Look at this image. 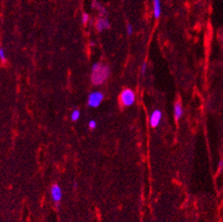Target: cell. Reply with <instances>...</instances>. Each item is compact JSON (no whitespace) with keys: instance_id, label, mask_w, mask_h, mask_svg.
<instances>
[{"instance_id":"obj_1","label":"cell","mask_w":223,"mask_h":222,"mask_svg":"<svg viewBox=\"0 0 223 222\" xmlns=\"http://www.w3.org/2000/svg\"><path fill=\"white\" fill-rule=\"evenodd\" d=\"M111 70L109 66L101 63L94 64L92 67V75H91V81L93 84L94 85L102 84L108 79Z\"/></svg>"},{"instance_id":"obj_2","label":"cell","mask_w":223,"mask_h":222,"mask_svg":"<svg viewBox=\"0 0 223 222\" xmlns=\"http://www.w3.org/2000/svg\"><path fill=\"white\" fill-rule=\"evenodd\" d=\"M135 99H136V95L134 92L131 90V89H124L120 95L121 104L124 107L132 105L135 102Z\"/></svg>"},{"instance_id":"obj_3","label":"cell","mask_w":223,"mask_h":222,"mask_svg":"<svg viewBox=\"0 0 223 222\" xmlns=\"http://www.w3.org/2000/svg\"><path fill=\"white\" fill-rule=\"evenodd\" d=\"M103 98H105V95L101 92H93L88 96V105L93 108H96L101 104Z\"/></svg>"},{"instance_id":"obj_4","label":"cell","mask_w":223,"mask_h":222,"mask_svg":"<svg viewBox=\"0 0 223 222\" xmlns=\"http://www.w3.org/2000/svg\"><path fill=\"white\" fill-rule=\"evenodd\" d=\"M51 198L52 200L54 201V203H55L56 207L59 205V202L61 201L62 198H63V191L62 189L60 188V186H58L57 184H54L52 186L51 188Z\"/></svg>"},{"instance_id":"obj_5","label":"cell","mask_w":223,"mask_h":222,"mask_svg":"<svg viewBox=\"0 0 223 222\" xmlns=\"http://www.w3.org/2000/svg\"><path fill=\"white\" fill-rule=\"evenodd\" d=\"M161 116H162V113L160 110H154L153 112L150 117V124L153 128H156L160 124Z\"/></svg>"},{"instance_id":"obj_6","label":"cell","mask_w":223,"mask_h":222,"mask_svg":"<svg viewBox=\"0 0 223 222\" xmlns=\"http://www.w3.org/2000/svg\"><path fill=\"white\" fill-rule=\"evenodd\" d=\"M110 23L108 21V19L106 18H99L96 22H95V27L99 32H102L105 29H109L110 28Z\"/></svg>"},{"instance_id":"obj_7","label":"cell","mask_w":223,"mask_h":222,"mask_svg":"<svg viewBox=\"0 0 223 222\" xmlns=\"http://www.w3.org/2000/svg\"><path fill=\"white\" fill-rule=\"evenodd\" d=\"M173 113H174V117H175L176 121H179L181 118L182 117V115H183V108H182V103L180 102H175L174 108H173Z\"/></svg>"},{"instance_id":"obj_8","label":"cell","mask_w":223,"mask_h":222,"mask_svg":"<svg viewBox=\"0 0 223 222\" xmlns=\"http://www.w3.org/2000/svg\"><path fill=\"white\" fill-rule=\"evenodd\" d=\"M161 2L160 0H153V16L157 19L161 17Z\"/></svg>"},{"instance_id":"obj_9","label":"cell","mask_w":223,"mask_h":222,"mask_svg":"<svg viewBox=\"0 0 223 222\" xmlns=\"http://www.w3.org/2000/svg\"><path fill=\"white\" fill-rule=\"evenodd\" d=\"M80 118V112L78 110H73L71 114V119L73 122H76Z\"/></svg>"},{"instance_id":"obj_10","label":"cell","mask_w":223,"mask_h":222,"mask_svg":"<svg viewBox=\"0 0 223 222\" xmlns=\"http://www.w3.org/2000/svg\"><path fill=\"white\" fill-rule=\"evenodd\" d=\"M88 126L91 130H94L96 128V126H97V123H96V122L94 120H91L90 122L88 123Z\"/></svg>"},{"instance_id":"obj_11","label":"cell","mask_w":223,"mask_h":222,"mask_svg":"<svg viewBox=\"0 0 223 222\" xmlns=\"http://www.w3.org/2000/svg\"><path fill=\"white\" fill-rule=\"evenodd\" d=\"M126 31H127V34H128L129 36L132 35V33H133V27H132V25H131V24H128V25H127V26H126Z\"/></svg>"},{"instance_id":"obj_12","label":"cell","mask_w":223,"mask_h":222,"mask_svg":"<svg viewBox=\"0 0 223 222\" xmlns=\"http://www.w3.org/2000/svg\"><path fill=\"white\" fill-rule=\"evenodd\" d=\"M146 69H147V63H146V62H144V63L142 65V66H141V71H142V75H145V73H146Z\"/></svg>"},{"instance_id":"obj_13","label":"cell","mask_w":223,"mask_h":222,"mask_svg":"<svg viewBox=\"0 0 223 222\" xmlns=\"http://www.w3.org/2000/svg\"><path fill=\"white\" fill-rule=\"evenodd\" d=\"M82 21H83L84 24H87V23H88V21H89V16H88L87 14H84V15H83V17H82Z\"/></svg>"},{"instance_id":"obj_14","label":"cell","mask_w":223,"mask_h":222,"mask_svg":"<svg viewBox=\"0 0 223 222\" xmlns=\"http://www.w3.org/2000/svg\"><path fill=\"white\" fill-rule=\"evenodd\" d=\"M0 58L2 61L6 60V54H5V50L3 48H0Z\"/></svg>"},{"instance_id":"obj_15","label":"cell","mask_w":223,"mask_h":222,"mask_svg":"<svg viewBox=\"0 0 223 222\" xmlns=\"http://www.w3.org/2000/svg\"><path fill=\"white\" fill-rule=\"evenodd\" d=\"M222 167H223V160H220V161H219V170H221Z\"/></svg>"}]
</instances>
